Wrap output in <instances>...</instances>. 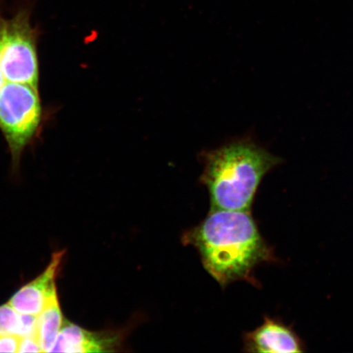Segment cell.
<instances>
[{
    "label": "cell",
    "instance_id": "1",
    "mask_svg": "<svg viewBox=\"0 0 353 353\" xmlns=\"http://www.w3.org/2000/svg\"><path fill=\"white\" fill-rule=\"evenodd\" d=\"M183 242L201 255L205 270L221 286L250 281L254 269L270 253L250 211L210 210Z\"/></svg>",
    "mask_w": 353,
    "mask_h": 353
},
{
    "label": "cell",
    "instance_id": "12",
    "mask_svg": "<svg viewBox=\"0 0 353 353\" xmlns=\"http://www.w3.org/2000/svg\"><path fill=\"white\" fill-rule=\"evenodd\" d=\"M6 19H3L1 10H0V88L4 85V79L3 77L1 69V55H2V42H3V33L4 24H6Z\"/></svg>",
    "mask_w": 353,
    "mask_h": 353
},
{
    "label": "cell",
    "instance_id": "6",
    "mask_svg": "<svg viewBox=\"0 0 353 353\" xmlns=\"http://www.w3.org/2000/svg\"><path fill=\"white\" fill-rule=\"evenodd\" d=\"M64 254L65 250L52 254L50 263L42 274L13 295L10 303L17 312L38 316L57 296L56 279Z\"/></svg>",
    "mask_w": 353,
    "mask_h": 353
},
{
    "label": "cell",
    "instance_id": "2",
    "mask_svg": "<svg viewBox=\"0 0 353 353\" xmlns=\"http://www.w3.org/2000/svg\"><path fill=\"white\" fill-rule=\"evenodd\" d=\"M279 159L249 141H236L203 153L201 183L210 210L250 211L265 174Z\"/></svg>",
    "mask_w": 353,
    "mask_h": 353
},
{
    "label": "cell",
    "instance_id": "9",
    "mask_svg": "<svg viewBox=\"0 0 353 353\" xmlns=\"http://www.w3.org/2000/svg\"><path fill=\"white\" fill-rule=\"evenodd\" d=\"M37 316L22 314L10 303L0 307V335L22 338L35 335Z\"/></svg>",
    "mask_w": 353,
    "mask_h": 353
},
{
    "label": "cell",
    "instance_id": "7",
    "mask_svg": "<svg viewBox=\"0 0 353 353\" xmlns=\"http://www.w3.org/2000/svg\"><path fill=\"white\" fill-rule=\"evenodd\" d=\"M245 351L263 353L302 352L297 335L281 322L266 317L264 323L245 334Z\"/></svg>",
    "mask_w": 353,
    "mask_h": 353
},
{
    "label": "cell",
    "instance_id": "3",
    "mask_svg": "<svg viewBox=\"0 0 353 353\" xmlns=\"http://www.w3.org/2000/svg\"><path fill=\"white\" fill-rule=\"evenodd\" d=\"M42 114L39 88L7 82L0 88V131L15 170L19 167L22 153L38 134Z\"/></svg>",
    "mask_w": 353,
    "mask_h": 353
},
{
    "label": "cell",
    "instance_id": "8",
    "mask_svg": "<svg viewBox=\"0 0 353 353\" xmlns=\"http://www.w3.org/2000/svg\"><path fill=\"white\" fill-rule=\"evenodd\" d=\"M63 324V312L57 295L37 316L35 336L43 352H50Z\"/></svg>",
    "mask_w": 353,
    "mask_h": 353
},
{
    "label": "cell",
    "instance_id": "10",
    "mask_svg": "<svg viewBox=\"0 0 353 353\" xmlns=\"http://www.w3.org/2000/svg\"><path fill=\"white\" fill-rule=\"evenodd\" d=\"M17 352H43L35 335L20 338Z\"/></svg>",
    "mask_w": 353,
    "mask_h": 353
},
{
    "label": "cell",
    "instance_id": "5",
    "mask_svg": "<svg viewBox=\"0 0 353 353\" xmlns=\"http://www.w3.org/2000/svg\"><path fill=\"white\" fill-rule=\"evenodd\" d=\"M125 331H90L64 322L50 352H117L123 351Z\"/></svg>",
    "mask_w": 353,
    "mask_h": 353
},
{
    "label": "cell",
    "instance_id": "4",
    "mask_svg": "<svg viewBox=\"0 0 353 353\" xmlns=\"http://www.w3.org/2000/svg\"><path fill=\"white\" fill-rule=\"evenodd\" d=\"M30 8H22L4 24L1 69L4 81L39 88V32L30 23Z\"/></svg>",
    "mask_w": 353,
    "mask_h": 353
},
{
    "label": "cell",
    "instance_id": "11",
    "mask_svg": "<svg viewBox=\"0 0 353 353\" xmlns=\"http://www.w3.org/2000/svg\"><path fill=\"white\" fill-rule=\"evenodd\" d=\"M19 342L16 335H0V352H17Z\"/></svg>",
    "mask_w": 353,
    "mask_h": 353
}]
</instances>
